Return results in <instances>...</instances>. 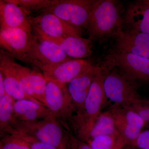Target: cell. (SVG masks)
Masks as SVG:
<instances>
[{"mask_svg": "<svg viewBox=\"0 0 149 149\" xmlns=\"http://www.w3.org/2000/svg\"><path fill=\"white\" fill-rule=\"evenodd\" d=\"M104 74L101 67L98 66L84 104L83 115L74 127L76 137L87 143L90 134L102 109L107 97L104 88Z\"/></svg>", "mask_w": 149, "mask_h": 149, "instance_id": "3957f363", "label": "cell"}, {"mask_svg": "<svg viewBox=\"0 0 149 149\" xmlns=\"http://www.w3.org/2000/svg\"><path fill=\"white\" fill-rule=\"evenodd\" d=\"M104 59L101 67L104 73L118 67L131 79L149 82V58L114 51Z\"/></svg>", "mask_w": 149, "mask_h": 149, "instance_id": "8992f818", "label": "cell"}, {"mask_svg": "<svg viewBox=\"0 0 149 149\" xmlns=\"http://www.w3.org/2000/svg\"><path fill=\"white\" fill-rule=\"evenodd\" d=\"M0 149H30L27 143L17 135L3 136L0 142Z\"/></svg>", "mask_w": 149, "mask_h": 149, "instance_id": "484cf974", "label": "cell"}, {"mask_svg": "<svg viewBox=\"0 0 149 149\" xmlns=\"http://www.w3.org/2000/svg\"><path fill=\"white\" fill-rule=\"evenodd\" d=\"M118 134L119 135L116 126L111 112L109 110L101 113L99 115L91 130L88 142L99 136H111Z\"/></svg>", "mask_w": 149, "mask_h": 149, "instance_id": "44dd1931", "label": "cell"}, {"mask_svg": "<svg viewBox=\"0 0 149 149\" xmlns=\"http://www.w3.org/2000/svg\"><path fill=\"white\" fill-rule=\"evenodd\" d=\"M35 37L27 55V63L31 65L37 63L47 66H55L72 59L56 43L47 39Z\"/></svg>", "mask_w": 149, "mask_h": 149, "instance_id": "7c38bea8", "label": "cell"}, {"mask_svg": "<svg viewBox=\"0 0 149 149\" xmlns=\"http://www.w3.org/2000/svg\"><path fill=\"white\" fill-rule=\"evenodd\" d=\"M28 19L35 36L41 38L61 39L82 35V29L70 25L53 14L42 13Z\"/></svg>", "mask_w": 149, "mask_h": 149, "instance_id": "52a82bcc", "label": "cell"}, {"mask_svg": "<svg viewBox=\"0 0 149 149\" xmlns=\"http://www.w3.org/2000/svg\"><path fill=\"white\" fill-rule=\"evenodd\" d=\"M146 3L148 4L149 5V0H143Z\"/></svg>", "mask_w": 149, "mask_h": 149, "instance_id": "1f68e13d", "label": "cell"}, {"mask_svg": "<svg viewBox=\"0 0 149 149\" xmlns=\"http://www.w3.org/2000/svg\"><path fill=\"white\" fill-rule=\"evenodd\" d=\"M121 149H125L124 148H124H122Z\"/></svg>", "mask_w": 149, "mask_h": 149, "instance_id": "d6a6232c", "label": "cell"}, {"mask_svg": "<svg viewBox=\"0 0 149 149\" xmlns=\"http://www.w3.org/2000/svg\"><path fill=\"white\" fill-rule=\"evenodd\" d=\"M6 94L3 77L2 74L0 72V97H1Z\"/></svg>", "mask_w": 149, "mask_h": 149, "instance_id": "4dcf8cb0", "label": "cell"}, {"mask_svg": "<svg viewBox=\"0 0 149 149\" xmlns=\"http://www.w3.org/2000/svg\"><path fill=\"white\" fill-rule=\"evenodd\" d=\"M31 65L42 72L47 80L67 84L93 66L91 62L82 59H72L55 66L34 63Z\"/></svg>", "mask_w": 149, "mask_h": 149, "instance_id": "8fae6325", "label": "cell"}, {"mask_svg": "<svg viewBox=\"0 0 149 149\" xmlns=\"http://www.w3.org/2000/svg\"><path fill=\"white\" fill-rule=\"evenodd\" d=\"M133 146L141 149H149V130H144L141 132Z\"/></svg>", "mask_w": 149, "mask_h": 149, "instance_id": "f1b7e54d", "label": "cell"}, {"mask_svg": "<svg viewBox=\"0 0 149 149\" xmlns=\"http://www.w3.org/2000/svg\"><path fill=\"white\" fill-rule=\"evenodd\" d=\"M70 133L52 116L34 121H17L13 135L29 137L60 149H70Z\"/></svg>", "mask_w": 149, "mask_h": 149, "instance_id": "6da1fadb", "label": "cell"}, {"mask_svg": "<svg viewBox=\"0 0 149 149\" xmlns=\"http://www.w3.org/2000/svg\"><path fill=\"white\" fill-rule=\"evenodd\" d=\"M70 149H92L88 143L70 133Z\"/></svg>", "mask_w": 149, "mask_h": 149, "instance_id": "f546056e", "label": "cell"}, {"mask_svg": "<svg viewBox=\"0 0 149 149\" xmlns=\"http://www.w3.org/2000/svg\"><path fill=\"white\" fill-rule=\"evenodd\" d=\"M116 126L125 146H133L146 123L129 106L113 104L110 109Z\"/></svg>", "mask_w": 149, "mask_h": 149, "instance_id": "ba28073f", "label": "cell"}, {"mask_svg": "<svg viewBox=\"0 0 149 149\" xmlns=\"http://www.w3.org/2000/svg\"><path fill=\"white\" fill-rule=\"evenodd\" d=\"M35 39V35L22 28L0 30L1 48L14 58L24 62Z\"/></svg>", "mask_w": 149, "mask_h": 149, "instance_id": "30bf717a", "label": "cell"}, {"mask_svg": "<svg viewBox=\"0 0 149 149\" xmlns=\"http://www.w3.org/2000/svg\"><path fill=\"white\" fill-rule=\"evenodd\" d=\"M18 6L26 15L37 12H42L49 6L51 0H10Z\"/></svg>", "mask_w": 149, "mask_h": 149, "instance_id": "cb8c5ba5", "label": "cell"}, {"mask_svg": "<svg viewBox=\"0 0 149 149\" xmlns=\"http://www.w3.org/2000/svg\"><path fill=\"white\" fill-rule=\"evenodd\" d=\"M14 67L19 80L24 91L28 95L35 99L29 79L30 68L22 66L15 61L14 62Z\"/></svg>", "mask_w": 149, "mask_h": 149, "instance_id": "d4e9b609", "label": "cell"}, {"mask_svg": "<svg viewBox=\"0 0 149 149\" xmlns=\"http://www.w3.org/2000/svg\"><path fill=\"white\" fill-rule=\"evenodd\" d=\"M104 74L106 96L114 105L129 106L141 98L135 87L125 77L114 72Z\"/></svg>", "mask_w": 149, "mask_h": 149, "instance_id": "9c48e42d", "label": "cell"}, {"mask_svg": "<svg viewBox=\"0 0 149 149\" xmlns=\"http://www.w3.org/2000/svg\"><path fill=\"white\" fill-rule=\"evenodd\" d=\"M15 102L6 94L0 97V131L2 137L13 135L14 132L17 122L14 116Z\"/></svg>", "mask_w": 149, "mask_h": 149, "instance_id": "ffe728a7", "label": "cell"}, {"mask_svg": "<svg viewBox=\"0 0 149 149\" xmlns=\"http://www.w3.org/2000/svg\"><path fill=\"white\" fill-rule=\"evenodd\" d=\"M129 107L144 120L146 125L149 124V100L143 99L132 104Z\"/></svg>", "mask_w": 149, "mask_h": 149, "instance_id": "4316f807", "label": "cell"}, {"mask_svg": "<svg viewBox=\"0 0 149 149\" xmlns=\"http://www.w3.org/2000/svg\"><path fill=\"white\" fill-rule=\"evenodd\" d=\"M15 61L9 54L3 49H0V72L3 77L6 94L15 101L29 100L44 105L25 93L17 74Z\"/></svg>", "mask_w": 149, "mask_h": 149, "instance_id": "4fadbf2b", "label": "cell"}, {"mask_svg": "<svg viewBox=\"0 0 149 149\" xmlns=\"http://www.w3.org/2000/svg\"><path fill=\"white\" fill-rule=\"evenodd\" d=\"M115 51L137 55L149 58V34L120 28L116 34Z\"/></svg>", "mask_w": 149, "mask_h": 149, "instance_id": "9a60e30c", "label": "cell"}, {"mask_svg": "<svg viewBox=\"0 0 149 149\" xmlns=\"http://www.w3.org/2000/svg\"><path fill=\"white\" fill-rule=\"evenodd\" d=\"M18 136L21 137L27 143L30 149H60L50 144L43 143L29 137Z\"/></svg>", "mask_w": 149, "mask_h": 149, "instance_id": "83f0119b", "label": "cell"}, {"mask_svg": "<svg viewBox=\"0 0 149 149\" xmlns=\"http://www.w3.org/2000/svg\"><path fill=\"white\" fill-rule=\"evenodd\" d=\"M47 107L55 118L68 132L73 126L76 110L68 90L67 84L47 80L45 92Z\"/></svg>", "mask_w": 149, "mask_h": 149, "instance_id": "277c9868", "label": "cell"}, {"mask_svg": "<svg viewBox=\"0 0 149 149\" xmlns=\"http://www.w3.org/2000/svg\"><path fill=\"white\" fill-rule=\"evenodd\" d=\"M13 109L16 121H34L53 116L45 106L29 100L15 101Z\"/></svg>", "mask_w": 149, "mask_h": 149, "instance_id": "ac0fdd59", "label": "cell"}, {"mask_svg": "<svg viewBox=\"0 0 149 149\" xmlns=\"http://www.w3.org/2000/svg\"><path fill=\"white\" fill-rule=\"evenodd\" d=\"M125 22L131 30L149 34V5L139 1L129 6Z\"/></svg>", "mask_w": 149, "mask_h": 149, "instance_id": "d6986e66", "label": "cell"}, {"mask_svg": "<svg viewBox=\"0 0 149 149\" xmlns=\"http://www.w3.org/2000/svg\"><path fill=\"white\" fill-rule=\"evenodd\" d=\"M41 38L50 40L58 45L70 58L82 59L91 55L92 52V40L89 38L85 39L75 36L61 39Z\"/></svg>", "mask_w": 149, "mask_h": 149, "instance_id": "e0dca14e", "label": "cell"}, {"mask_svg": "<svg viewBox=\"0 0 149 149\" xmlns=\"http://www.w3.org/2000/svg\"><path fill=\"white\" fill-rule=\"evenodd\" d=\"M29 79L34 97L47 107L45 100V92L47 80L42 72L35 68L32 69H30Z\"/></svg>", "mask_w": 149, "mask_h": 149, "instance_id": "7402d4cb", "label": "cell"}, {"mask_svg": "<svg viewBox=\"0 0 149 149\" xmlns=\"http://www.w3.org/2000/svg\"><path fill=\"white\" fill-rule=\"evenodd\" d=\"M95 0H52L42 13H52L68 24L87 29L90 13Z\"/></svg>", "mask_w": 149, "mask_h": 149, "instance_id": "5b68a950", "label": "cell"}, {"mask_svg": "<svg viewBox=\"0 0 149 149\" xmlns=\"http://www.w3.org/2000/svg\"><path fill=\"white\" fill-rule=\"evenodd\" d=\"M122 22L115 1L95 0L86 29L89 39L102 41L115 36Z\"/></svg>", "mask_w": 149, "mask_h": 149, "instance_id": "7a4b0ae2", "label": "cell"}, {"mask_svg": "<svg viewBox=\"0 0 149 149\" xmlns=\"http://www.w3.org/2000/svg\"><path fill=\"white\" fill-rule=\"evenodd\" d=\"M0 30L22 28L32 33V27L24 11L10 0L0 1Z\"/></svg>", "mask_w": 149, "mask_h": 149, "instance_id": "2e32d148", "label": "cell"}, {"mask_svg": "<svg viewBox=\"0 0 149 149\" xmlns=\"http://www.w3.org/2000/svg\"><path fill=\"white\" fill-rule=\"evenodd\" d=\"M87 143L92 149H121L125 146L119 134L99 136Z\"/></svg>", "mask_w": 149, "mask_h": 149, "instance_id": "603a6c76", "label": "cell"}, {"mask_svg": "<svg viewBox=\"0 0 149 149\" xmlns=\"http://www.w3.org/2000/svg\"><path fill=\"white\" fill-rule=\"evenodd\" d=\"M97 65H93L86 72L73 79L67 84L68 93L76 110L73 128L83 115L84 104Z\"/></svg>", "mask_w": 149, "mask_h": 149, "instance_id": "5bb4252c", "label": "cell"}]
</instances>
